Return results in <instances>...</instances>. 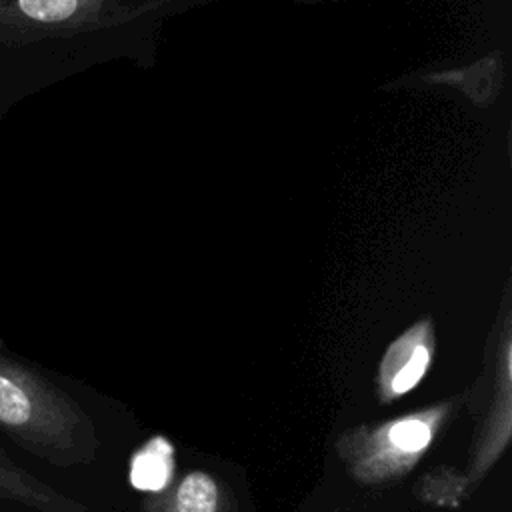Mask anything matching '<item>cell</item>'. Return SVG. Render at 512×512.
<instances>
[{
    "label": "cell",
    "mask_w": 512,
    "mask_h": 512,
    "mask_svg": "<svg viewBox=\"0 0 512 512\" xmlns=\"http://www.w3.org/2000/svg\"><path fill=\"white\" fill-rule=\"evenodd\" d=\"M68 416L52 390L0 348V430L28 450H48L64 434Z\"/></svg>",
    "instance_id": "1"
},
{
    "label": "cell",
    "mask_w": 512,
    "mask_h": 512,
    "mask_svg": "<svg viewBox=\"0 0 512 512\" xmlns=\"http://www.w3.org/2000/svg\"><path fill=\"white\" fill-rule=\"evenodd\" d=\"M172 470H174L172 444L166 438L156 436L132 456L130 482L138 490L156 492L170 482Z\"/></svg>",
    "instance_id": "2"
},
{
    "label": "cell",
    "mask_w": 512,
    "mask_h": 512,
    "mask_svg": "<svg viewBox=\"0 0 512 512\" xmlns=\"http://www.w3.org/2000/svg\"><path fill=\"white\" fill-rule=\"evenodd\" d=\"M0 498L46 512H58L56 496L4 452H0Z\"/></svg>",
    "instance_id": "3"
},
{
    "label": "cell",
    "mask_w": 512,
    "mask_h": 512,
    "mask_svg": "<svg viewBox=\"0 0 512 512\" xmlns=\"http://www.w3.org/2000/svg\"><path fill=\"white\" fill-rule=\"evenodd\" d=\"M218 492L214 480L204 472L188 474L176 494L178 512H216Z\"/></svg>",
    "instance_id": "4"
},
{
    "label": "cell",
    "mask_w": 512,
    "mask_h": 512,
    "mask_svg": "<svg viewBox=\"0 0 512 512\" xmlns=\"http://www.w3.org/2000/svg\"><path fill=\"white\" fill-rule=\"evenodd\" d=\"M390 442L402 452H418L428 446L432 432L430 426L422 420H402L392 426Z\"/></svg>",
    "instance_id": "5"
},
{
    "label": "cell",
    "mask_w": 512,
    "mask_h": 512,
    "mask_svg": "<svg viewBox=\"0 0 512 512\" xmlns=\"http://www.w3.org/2000/svg\"><path fill=\"white\" fill-rule=\"evenodd\" d=\"M428 360H430V352L424 344H418L414 350H412V356L408 358V362L396 372L394 380H392V390L396 394H404L408 392L410 388H414L420 378L424 376L426 372V366H428Z\"/></svg>",
    "instance_id": "6"
}]
</instances>
